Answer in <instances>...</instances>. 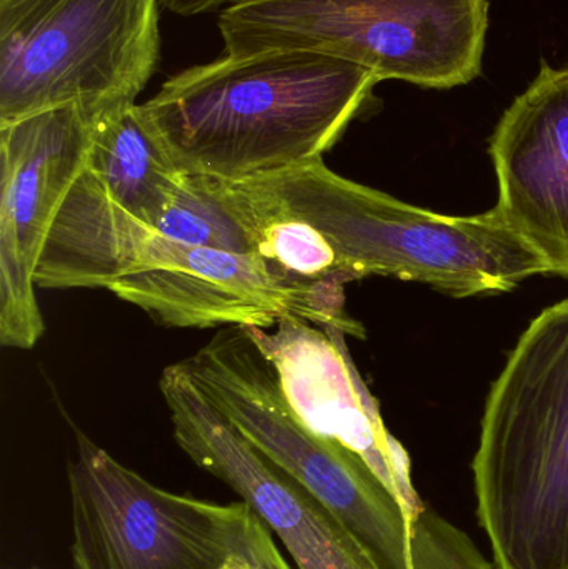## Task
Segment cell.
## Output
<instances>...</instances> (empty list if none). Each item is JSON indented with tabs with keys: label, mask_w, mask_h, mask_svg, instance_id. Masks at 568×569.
<instances>
[{
	"label": "cell",
	"mask_w": 568,
	"mask_h": 569,
	"mask_svg": "<svg viewBox=\"0 0 568 569\" xmlns=\"http://www.w3.org/2000/svg\"><path fill=\"white\" fill-rule=\"evenodd\" d=\"M379 82L326 53L222 56L170 77L137 112L180 173L249 182L323 159Z\"/></svg>",
	"instance_id": "obj_1"
},
{
	"label": "cell",
	"mask_w": 568,
	"mask_h": 569,
	"mask_svg": "<svg viewBox=\"0 0 568 569\" xmlns=\"http://www.w3.org/2000/svg\"><path fill=\"white\" fill-rule=\"evenodd\" d=\"M497 569H568V300L524 331L490 390L474 458Z\"/></svg>",
	"instance_id": "obj_2"
},
{
	"label": "cell",
	"mask_w": 568,
	"mask_h": 569,
	"mask_svg": "<svg viewBox=\"0 0 568 569\" xmlns=\"http://www.w3.org/2000/svg\"><path fill=\"white\" fill-rule=\"evenodd\" d=\"M249 182L319 230L350 282L396 277L466 298L502 293L547 276L540 257L494 209L440 216L352 182L323 159Z\"/></svg>",
	"instance_id": "obj_3"
},
{
	"label": "cell",
	"mask_w": 568,
	"mask_h": 569,
	"mask_svg": "<svg viewBox=\"0 0 568 569\" xmlns=\"http://www.w3.org/2000/svg\"><path fill=\"white\" fill-rule=\"evenodd\" d=\"M489 20V0H232L219 30L223 56L306 50L446 90L482 73Z\"/></svg>",
	"instance_id": "obj_4"
},
{
	"label": "cell",
	"mask_w": 568,
	"mask_h": 569,
	"mask_svg": "<svg viewBox=\"0 0 568 569\" xmlns=\"http://www.w3.org/2000/svg\"><path fill=\"white\" fill-rule=\"evenodd\" d=\"M210 401L273 463L312 491L377 569H420L427 530L366 460L303 427L270 361L242 327L220 330L183 360Z\"/></svg>",
	"instance_id": "obj_5"
},
{
	"label": "cell",
	"mask_w": 568,
	"mask_h": 569,
	"mask_svg": "<svg viewBox=\"0 0 568 569\" xmlns=\"http://www.w3.org/2000/svg\"><path fill=\"white\" fill-rule=\"evenodd\" d=\"M76 437L69 487L77 569H292L246 501L170 493Z\"/></svg>",
	"instance_id": "obj_6"
},
{
	"label": "cell",
	"mask_w": 568,
	"mask_h": 569,
	"mask_svg": "<svg viewBox=\"0 0 568 569\" xmlns=\"http://www.w3.org/2000/svg\"><path fill=\"white\" fill-rule=\"evenodd\" d=\"M162 0H0V126L133 106L159 66Z\"/></svg>",
	"instance_id": "obj_7"
},
{
	"label": "cell",
	"mask_w": 568,
	"mask_h": 569,
	"mask_svg": "<svg viewBox=\"0 0 568 569\" xmlns=\"http://www.w3.org/2000/svg\"><path fill=\"white\" fill-rule=\"evenodd\" d=\"M343 287L289 276L257 253L182 246L150 227L126 276L107 290L163 327L270 328L302 318L362 338V325L346 311Z\"/></svg>",
	"instance_id": "obj_8"
},
{
	"label": "cell",
	"mask_w": 568,
	"mask_h": 569,
	"mask_svg": "<svg viewBox=\"0 0 568 569\" xmlns=\"http://www.w3.org/2000/svg\"><path fill=\"white\" fill-rule=\"evenodd\" d=\"M102 113L80 103L0 126V343L30 350L43 335L36 270L57 213L82 172Z\"/></svg>",
	"instance_id": "obj_9"
},
{
	"label": "cell",
	"mask_w": 568,
	"mask_h": 569,
	"mask_svg": "<svg viewBox=\"0 0 568 569\" xmlns=\"http://www.w3.org/2000/svg\"><path fill=\"white\" fill-rule=\"evenodd\" d=\"M159 385L179 447L256 511L297 569H377L339 518L207 398L183 361L163 368Z\"/></svg>",
	"instance_id": "obj_10"
},
{
	"label": "cell",
	"mask_w": 568,
	"mask_h": 569,
	"mask_svg": "<svg viewBox=\"0 0 568 569\" xmlns=\"http://www.w3.org/2000/svg\"><path fill=\"white\" fill-rule=\"evenodd\" d=\"M242 328L272 365L300 423L362 457L407 513L419 518L429 505L413 488L409 457L383 425L379 405L350 358L347 335L302 318H283L270 328Z\"/></svg>",
	"instance_id": "obj_11"
},
{
	"label": "cell",
	"mask_w": 568,
	"mask_h": 569,
	"mask_svg": "<svg viewBox=\"0 0 568 569\" xmlns=\"http://www.w3.org/2000/svg\"><path fill=\"white\" fill-rule=\"evenodd\" d=\"M499 183L494 207L542 260L568 279V66L542 62L490 139Z\"/></svg>",
	"instance_id": "obj_12"
},
{
	"label": "cell",
	"mask_w": 568,
	"mask_h": 569,
	"mask_svg": "<svg viewBox=\"0 0 568 569\" xmlns=\"http://www.w3.org/2000/svg\"><path fill=\"white\" fill-rule=\"evenodd\" d=\"M82 176L127 212L153 227L183 173L170 166L133 103L97 122Z\"/></svg>",
	"instance_id": "obj_13"
},
{
	"label": "cell",
	"mask_w": 568,
	"mask_h": 569,
	"mask_svg": "<svg viewBox=\"0 0 568 569\" xmlns=\"http://www.w3.org/2000/svg\"><path fill=\"white\" fill-rule=\"evenodd\" d=\"M152 229L182 246L256 253L249 233L229 212L207 177L183 173L172 200Z\"/></svg>",
	"instance_id": "obj_14"
},
{
	"label": "cell",
	"mask_w": 568,
	"mask_h": 569,
	"mask_svg": "<svg viewBox=\"0 0 568 569\" xmlns=\"http://www.w3.org/2000/svg\"><path fill=\"white\" fill-rule=\"evenodd\" d=\"M232 0H162V6L180 17L199 16L212 12L222 6H229Z\"/></svg>",
	"instance_id": "obj_15"
},
{
	"label": "cell",
	"mask_w": 568,
	"mask_h": 569,
	"mask_svg": "<svg viewBox=\"0 0 568 569\" xmlns=\"http://www.w3.org/2000/svg\"><path fill=\"white\" fill-rule=\"evenodd\" d=\"M227 569H256L250 567H233V568H227Z\"/></svg>",
	"instance_id": "obj_16"
}]
</instances>
